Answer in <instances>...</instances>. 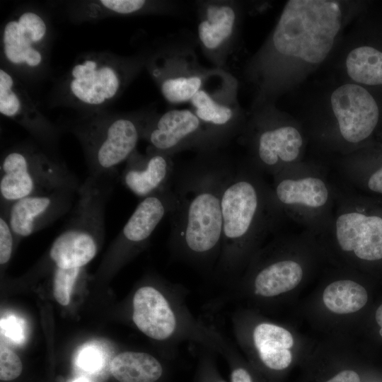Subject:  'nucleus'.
I'll list each match as a JSON object with an SVG mask.
<instances>
[{
    "label": "nucleus",
    "mask_w": 382,
    "mask_h": 382,
    "mask_svg": "<svg viewBox=\"0 0 382 382\" xmlns=\"http://www.w3.org/2000/svg\"><path fill=\"white\" fill-rule=\"evenodd\" d=\"M214 151L202 152L190 164L175 170L172 181L175 203L169 214L171 239L199 257L221 245V195L234 168Z\"/></svg>",
    "instance_id": "f257e3e1"
},
{
    "label": "nucleus",
    "mask_w": 382,
    "mask_h": 382,
    "mask_svg": "<svg viewBox=\"0 0 382 382\" xmlns=\"http://www.w3.org/2000/svg\"><path fill=\"white\" fill-rule=\"evenodd\" d=\"M221 245L228 262L274 230L282 215L262 174L252 166L233 168L221 195Z\"/></svg>",
    "instance_id": "f03ea898"
},
{
    "label": "nucleus",
    "mask_w": 382,
    "mask_h": 382,
    "mask_svg": "<svg viewBox=\"0 0 382 382\" xmlns=\"http://www.w3.org/2000/svg\"><path fill=\"white\" fill-rule=\"evenodd\" d=\"M146 62V58L107 52L80 54L55 88L53 105L82 113L104 110L121 96Z\"/></svg>",
    "instance_id": "7ed1b4c3"
},
{
    "label": "nucleus",
    "mask_w": 382,
    "mask_h": 382,
    "mask_svg": "<svg viewBox=\"0 0 382 382\" xmlns=\"http://www.w3.org/2000/svg\"><path fill=\"white\" fill-rule=\"evenodd\" d=\"M152 115L104 110L82 113L73 122L69 129L82 147L88 176L115 179L117 167L137 150Z\"/></svg>",
    "instance_id": "20e7f679"
},
{
    "label": "nucleus",
    "mask_w": 382,
    "mask_h": 382,
    "mask_svg": "<svg viewBox=\"0 0 382 382\" xmlns=\"http://www.w3.org/2000/svg\"><path fill=\"white\" fill-rule=\"evenodd\" d=\"M341 19L335 1H288L273 33L274 49L283 55L320 63L332 50Z\"/></svg>",
    "instance_id": "39448f33"
},
{
    "label": "nucleus",
    "mask_w": 382,
    "mask_h": 382,
    "mask_svg": "<svg viewBox=\"0 0 382 382\" xmlns=\"http://www.w3.org/2000/svg\"><path fill=\"white\" fill-rule=\"evenodd\" d=\"M113 180L91 176L80 185L70 217L49 250L55 267H83L96 256L105 231V206Z\"/></svg>",
    "instance_id": "423d86ee"
},
{
    "label": "nucleus",
    "mask_w": 382,
    "mask_h": 382,
    "mask_svg": "<svg viewBox=\"0 0 382 382\" xmlns=\"http://www.w3.org/2000/svg\"><path fill=\"white\" fill-rule=\"evenodd\" d=\"M80 185L62 161L35 145L14 146L1 155V210L30 196L58 190L77 192Z\"/></svg>",
    "instance_id": "0eeeda50"
},
{
    "label": "nucleus",
    "mask_w": 382,
    "mask_h": 382,
    "mask_svg": "<svg viewBox=\"0 0 382 382\" xmlns=\"http://www.w3.org/2000/svg\"><path fill=\"white\" fill-rule=\"evenodd\" d=\"M273 177L274 202L286 216L315 236H320L333 214L337 186L326 173L298 163Z\"/></svg>",
    "instance_id": "6e6552de"
},
{
    "label": "nucleus",
    "mask_w": 382,
    "mask_h": 382,
    "mask_svg": "<svg viewBox=\"0 0 382 382\" xmlns=\"http://www.w3.org/2000/svg\"><path fill=\"white\" fill-rule=\"evenodd\" d=\"M320 236L359 260H381L382 197L337 187L332 216Z\"/></svg>",
    "instance_id": "1a4fd4ad"
},
{
    "label": "nucleus",
    "mask_w": 382,
    "mask_h": 382,
    "mask_svg": "<svg viewBox=\"0 0 382 382\" xmlns=\"http://www.w3.org/2000/svg\"><path fill=\"white\" fill-rule=\"evenodd\" d=\"M52 33L42 10L31 6L17 8L1 30L2 67L25 80L42 76L48 65Z\"/></svg>",
    "instance_id": "9d476101"
},
{
    "label": "nucleus",
    "mask_w": 382,
    "mask_h": 382,
    "mask_svg": "<svg viewBox=\"0 0 382 382\" xmlns=\"http://www.w3.org/2000/svg\"><path fill=\"white\" fill-rule=\"evenodd\" d=\"M153 149L173 156L196 148L202 152L215 150L222 142L192 110L173 109L151 116L143 139Z\"/></svg>",
    "instance_id": "9b49d317"
},
{
    "label": "nucleus",
    "mask_w": 382,
    "mask_h": 382,
    "mask_svg": "<svg viewBox=\"0 0 382 382\" xmlns=\"http://www.w3.org/2000/svg\"><path fill=\"white\" fill-rule=\"evenodd\" d=\"M0 112L23 127L46 149L57 145L59 129L42 114L18 78L2 66Z\"/></svg>",
    "instance_id": "f8f14e48"
},
{
    "label": "nucleus",
    "mask_w": 382,
    "mask_h": 382,
    "mask_svg": "<svg viewBox=\"0 0 382 382\" xmlns=\"http://www.w3.org/2000/svg\"><path fill=\"white\" fill-rule=\"evenodd\" d=\"M331 105L342 139L349 144H358L374 132L379 118L378 105L363 87L344 84L334 91Z\"/></svg>",
    "instance_id": "ddd939ff"
},
{
    "label": "nucleus",
    "mask_w": 382,
    "mask_h": 382,
    "mask_svg": "<svg viewBox=\"0 0 382 382\" xmlns=\"http://www.w3.org/2000/svg\"><path fill=\"white\" fill-rule=\"evenodd\" d=\"M78 192V191H77ZM77 192L58 190L27 197L1 210L19 240L39 231L70 212Z\"/></svg>",
    "instance_id": "4468645a"
},
{
    "label": "nucleus",
    "mask_w": 382,
    "mask_h": 382,
    "mask_svg": "<svg viewBox=\"0 0 382 382\" xmlns=\"http://www.w3.org/2000/svg\"><path fill=\"white\" fill-rule=\"evenodd\" d=\"M172 156L150 146L144 154L135 150L125 162L122 184L141 199L168 188L175 171Z\"/></svg>",
    "instance_id": "2eb2a0df"
},
{
    "label": "nucleus",
    "mask_w": 382,
    "mask_h": 382,
    "mask_svg": "<svg viewBox=\"0 0 382 382\" xmlns=\"http://www.w3.org/2000/svg\"><path fill=\"white\" fill-rule=\"evenodd\" d=\"M252 166L260 173L272 176L299 162L303 139L293 126L265 127L254 142Z\"/></svg>",
    "instance_id": "dca6fc26"
},
{
    "label": "nucleus",
    "mask_w": 382,
    "mask_h": 382,
    "mask_svg": "<svg viewBox=\"0 0 382 382\" xmlns=\"http://www.w3.org/2000/svg\"><path fill=\"white\" fill-rule=\"evenodd\" d=\"M146 66L164 99L171 104L190 101L207 83V71L178 64L170 53L161 52L146 59Z\"/></svg>",
    "instance_id": "f3484780"
},
{
    "label": "nucleus",
    "mask_w": 382,
    "mask_h": 382,
    "mask_svg": "<svg viewBox=\"0 0 382 382\" xmlns=\"http://www.w3.org/2000/svg\"><path fill=\"white\" fill-rule=\"evenodd\" d=\"M226 80L221 88L204 87L191 99L192 110L221 141L228 139L236 125V112L232 98L234 86Z\"/></svg>",
    "instance_id": "a211bd4d"
},
{
    "label": "nucleus",
    "mask_w": 382,
    "mask_h": 382,
    "mask_svg": "<svg viewBox=\"0 0 382 382\" xmlns=\"http://www.w3.org/2000/svg\"><path fill=\"white\" fill-rule=\"evenodd\" d=\"M237 13L231 2L207 3L202 9L197 26L199 41L214 62L221 61L231 43Z\"/></svg>",
    "instance_id": "6ab92c4d"
},
{
    "label": "nucleus",
    "mask_w": 382,
    "mask_h": 382,
    "mask_svg": "<svg viewBox=\"0 0 382 382\" xmlns=\"http://www.w3.org/2000/svg\"><path fill=\"white\" fill-rule=\"evenodd\" d=\"M132 319L139 330L157 340L168 338L176 327L175 316L166 299L151 286H142L134 294Z\"/></svg>",
    "instance_id": "aec40b11"
},
{
    "label": "nucleus",
    "mask_w": 382,
    "mask_h": 382,
    "mask_svg": "<svg viewBox=\"0 0 382 382\" xmlns=\"http://www.w3.org/2000/svg\"><path fill=\"white\" fill-rule=\"evenodd\" d=\"M164 3L146 0H88L65 3V13L75 23L94 22L110 17L156 13Z\"/></svg>",
    "instance_id": "412c9836"
},
{
    "label": "nucleus",
    "mask_w": 382,
    "mask_h": 382,
    "mask_svg": "<svg viewBox=\"0 0 382 382\" xmlns=\"http://www.w3.org/2000/svg\"><path fill=\"white\" fill-rule=\"evenodd\" d=\"M253 341L260 358L274 370L287 368L292 361L290 348L294 345L291 334L282 327L260 323L253 331Z\"/></svg>",
    "instance_id": "4be33fe9"
},
{
    "label": "nucleus",
    "mask_w": 382,
    "mask_h": 382,
    "mask_svg": "<svg viewBox=\"0 0 382 382\" xmlns=\"http://www.w3.org/2000/svg\"><path fill=\"white\" fill-rule=\"evenodd\" d=\"M302 265L290 258L280 259L259 270L254 279L257 294L271 297L292 290L303 279Z\"/></svg>",
    "instance_id": "5701e85b"
},
{
    "label": "nucleus",
    "mask_w": 382,
    "mask_h": 382,
    "mask_svg": "<svg viewBox=\"0 0 382 382\" xmlns=\"http://www.w3.org/2000/svg\"><path fill=\"white\" fill-rule=\"evenodd\" d=\"M110 372L120 382H155L161 376L163 369L149 354L125 352L112 359Z\"/></svg>",
    "instance_id": "b1692460"
},
{
    "label": "nucleus",
    "mask_w": 382,
    "mask_h": 382,
    "mask_svg": "<svg viewBox=\"0 0 382 382\" xmlns=\"http://www.w3.org/2000/svg\"><path fill=\"white\" fill-rule=\"evenodd\" d=\"M323 300L325 306L337 314L354 313L363 308L368 300L365 288L355 281L340 279L325 289Z\"/></svg>",
    "instance_id": "393cba45"
},
{
    "label": "nucleus",
    "mask_w": 382,
    "mask_h": 382,
    "mask_svg": "<svg viewBox=\"0 0 382 382\" xmlns=\"http://www.w3.org/2000/svg\"><path fill=\"white\" fill-rule=\"evenodd\" d=\"M348 75L354 81L371 86L382 84V52L368 46L352 50L346 60Z\"/></svg>",
    "instance_id": "a878e982"
},
{
    "label": "nucleus",
    "mask_w": 382,
    "mask_h": 382,
    "mask_svg": "<svg viewBox=\"0 0 382 382\" xmlns=\"http://www.w3.org/2000/svg\"><path fill=\"white\" fill-rule=\"evenodd\" d=\"M340 173L350 187L382 197V163L368 166L349 160L343 164Z\"/></svg>",
    "instance_id": "bb28decb"
},
{
    "label": "nucleus",
    "mask_w": 382,
    "mask_h": 382,
    "mask_svg": "<svg viewBox=\"0 0 382 382\" xmlns=\"http://www.w3.org/2000/svg\"><path fill=\"white\" fill-rule=\"evenodd\" d=\"M81 268L63 269L56 267L53 273V294L57 301L62 306H66L70 301V296L79 276Z\"/></svg>",
    "instance_id": "cd10ccee"
},
{
    "label": "nucleus",
    "mask_w": 382,
    "mask_h": 382,
    "mask_svg": "<svg viewBox=\"0 0 382 382\" xmlns=\"http://www.w3.org/2000/svg\"><path fill=\"white\" fill-rule=\"evenodd\" d=\"M22 362L18 355L5 346L0 350V378L11 381L18 377L22 371Z\"/></svg>",
    "instance_id": "c85d7f7f"
},
{
    "label": "nucleus",
    "mask_w": 382,
    "mask_h": 382,
    "mask_svg": "<svg viewBox=\"0 0 382 382\" xmlns=\"http://www.w3.org/2000/svg\"><path fill=\"white\" fill-rule=\"evenodd\" d=\"M18 240L12 231L6 216L0 214V264L4 265L10 260L15 241Z\"/></svg>",
    "instance_id": "c756f323"
},
{
    "label": "nucleus",
    "mask_w": 382,
    "mask_h": 382,
    "mask_svg": "<svg viewBox=\"0 0 382 382\" xmlns=\"http://www.w3.org/2000/svg\"><path fill=\"white\" fill-rule=\"evenodd\" d=\"M24 324L21 321V319L10 316L6 319H1V332L8 338L15 341L16 343H20L25 338Z\"/></svg>",
    "instance_id": "7c9ffc66"
},
{
    "label": "nucleus",
    "mask_w": 382,
    "mask_h": 382,
    "mask_svg": "<svg viewBox=\"0 0 382 382\" xmlns=\"http://www.w3.org/2000/svg\"><path fill=\"white\" fill-rule=\"evenodd\" d=\"M103 357L100 351L94 347H89L81 352L78 358L79 365L86 371H93L100 367Z\"/></svg>",
    "instance_id": "2f4dec72"
},
{
    "label": "nucleus",
    "mask_w": 382,
    "mask_h": 382,
    "mask_svg": "<svg viewBox=\"0 0 382 382\" xmlns=\"http://www.w3.org/2000/svg\"><path fill=\"white\" fill-rule=\"evenodd\" d=\"M326 382H361L358 374L352 370H345L338 373Z\"/></svg>",
    "instance_id": "473e14b6"
},
{
    "label": "nucleus",
    "mask_w": 382,
    "mask_h": 382,
    "mask_svg": "<svg viewBox=\"0 0 382 382\" xmlns=\"http://www.w3.org/2000/svg\"><path fill=\"white\" fill-rule=\"evenodd\" d=\"M231 382H253L249 373L243 368L234 369L231 373Z\"/></svg>",
    "instance_id": "72a5a7b5"
},
{
    "label": "nucleus",
    "mask_w": 382,
    "mask_h": 382,
    "mask_svg": "<svg viewBox=\"0 0 382 382\" xmlns=\"http://www.w3.org/2000/svg\"><path fill=\"white\" fill-rule=\"evenodd\" d=\"M376 321L378 325L381 327L379 330V334L382 337V304L379 306L376 311Z\"/></svg>",
    "instance_id": "f704fd0d"
},
{
    "label": "nucleus",
    "mask_w": 382,
    "mask_h": 382,
    "mask_svg": "<svg viewBox=\"0 0 382 382\" xmlns=\"http://www.w3.org/2000/svg\"><path fill=\"white\" fill-rule=\"evenodd\" d=\"M74 382H86V381L83 379H78V380L74 381Z\"/></svg>",
    "instance_id": "c9c22d12"
}]
</instances>
